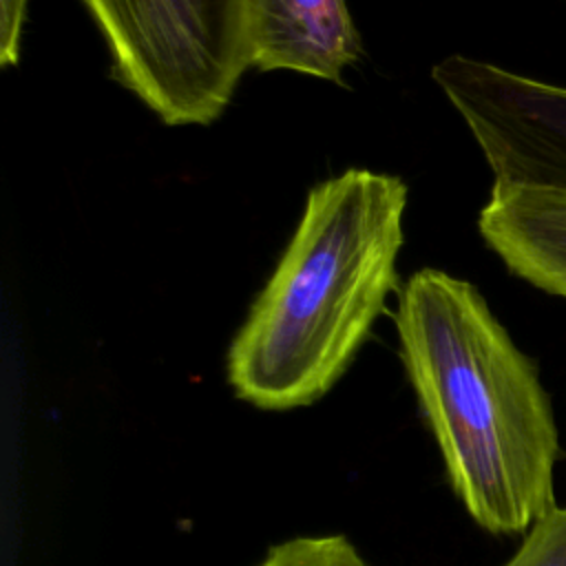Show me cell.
<instances>
[{
  "mask_svg": "<svg viewBox=\"0 0 566 566\" xmlns=\"http://www.w3.org/2000/svg\"><path fill=\"white\" fill-rule=\"evenodd\" d=\"M400 358L467 513L524 535L555 502L559 431L535 363L469 281L413 272L398 292Z\"/></svg>",
  "mask_w": 566,
  "mask_h": 566,
  "instance_id": "obj_1",
  "label": "cell"
},
{
  "mask_svg": "<svg viewBox=\"0 0 566 566\" xmlns=\"http://www.w3.org/2000/svg\"><path fill=\"white\" fill-rule=\"evenodd\" d=\"M115 80L164 124H210L250 66L245 0H84Z\"/></svg>",
  "mask_w": 566,
  "mask_h": 566,
  "instance_id": "obj_3",
  "label": "cell"
},
{
  "mask_svg": "<svg viewBox=\"0 0 566 566\" xmlns=\"http://www.w3.org/2000/svg\"><path fill=\"white\" fill-rule=\"evenodd\" d=\"M250 66L343 82L360 38L345 0H245Z\"/></svg>",
  "mask_w": 566,
  "mask_h": 566,
  "instance_id": "obj_5",
  "label": "cell"
},
{
  "mask_svg": "<svg viewBox=\"0 0 566 566\" xmlns=\"http://www.w3.org/2000/svg\"><path fill=\"white\" fill-rule=\"evenodd\" d=\"M256 566H371L345 535H305L276 544Z\"/></svg>",
  "mask_w": 566,
  "mask_h": 566,
  "instance_id": "obj_7",
  "label": "cell"
},
{
  "mask_svg": "<svg viewBox=\"0 0 566 566\" xmlns=\"http://www.w3.org/2000/svg\"><path fill=\"white\" fill-rule=\"evenodd\" d=\"M29 0H0V64H18L20 33Z\"/></svg>",
  "mask_w": 566,
  "mask_h": 566,
  "instance_id": "obj_9",
  "label": "cell"
},
{
  "mask_svg": "<svg viewBox=\"0 0 566 566\" xmlns=\"http://www.w3.org/2000/svg\"><path fill=\"white\" fill-rule=\"evenodd\" d=\"M478 228L515 276L566 296V190L493 186Z\"/></svg>",
  "mask_w": 566,
  "mask_h": 566,
  "instance_id": "obj_6",
  "label": "cell"
},
{
  "mask_svg": "<svg viewBox=\"0 0 566 566\" xmlns=\"http://www.w3.org/2000/svg\"><path fill=\"white\" fill-rule=\"evenodd\" d=\"M502 566H566V506L555 504L544 513Z\"/></svg>",
  "mask_w": 566,
  "mask_h": 566,
  "instance_id": "obj_8",
  "label": "cell"
},
{
  "mask_svg": "<svg viewBox=\"0 0 566 566\" xmlns=\"http://www.w3.org/2000/svg\"><path fill=\"white\" fill-rule=\"evenodd\" d=\"M493 170V186L566 190V88L451 55L431 71Z\"/></svg>",
  "mask_w": 566,
  "mask_h": 566,
  "instance_id": "obj_4",
  "label": "cell"
},
{
  "mask_svg": "<svg viewBox=\"0 0 566 566\" xmlns=\"http://www.w3.org/2000/svg\"><path fill=\"white\" fill-rule=\"evenodd\" d=\"M407 186L349 168L316 184L270 281L228 349L237 398L265 411L323 398L396 290Z\"/></svg>",
  "mask_w": 566,
  "mask_h": 566,
  "instance_id": "obj_2",
  "label": "cell"
}]
</instances>
